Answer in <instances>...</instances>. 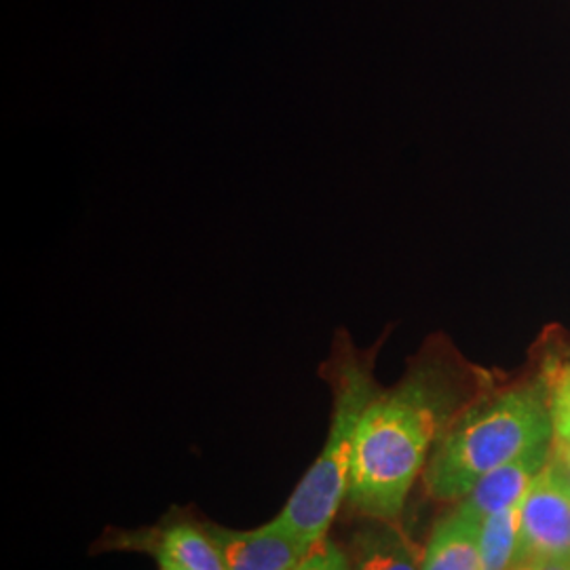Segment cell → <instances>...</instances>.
Returning a JSON list of instances; mask_svg holds the SVG:
<instances>
[{
  "label": "cell",
  "instance_id": "obj_9",
  "mask_svg": "<svg viewBox=\"0 0 570 570\" xmlns=\"http://www.w3.org/2000/svg\"><path fill=\"white\" fill-rule=\"evenodd\" d=\"M520 505L497 511L480 524L482 570H508L518 562L520 546H522V508Z\"/></svg>",
  "mask_w": 570,
  "mask_h": 570
},
{
  "label": "cell",
  "instance_id": "obj_3",
  "mask_svg": "<svg viewBox=\"0 0 570 570\" xmlns=\"http://www.w3.org/2000/svg\"><path fill=\"white\" fill-rule=\"evenodd\" d=\"M320 374L332 395L326 444L277 515L313 546L326 539L330 524L345 503L357 425L379 387L372 376L370 355L353 345L346 332L336 334Z\"/></svg>",
  "mask_w": 570,
  "mask_h": 570
},
{
  "label": "cell",
  "instance_id": "obj_11",
  "mask_svg": "<svg viewBox=\"0 0 570 570\" xmlns=\"http://www.w3.org/2000/svg\"><path fill=\"white\" fill-rule=\"evenodd\" d=\"M556 444H570V364L556 367L546 383Z\"/></svg>",
  "mask_w": 570,
  "mask_h": 570
},
{
  "label": "cell",
  "instance_id": "obj_13",
  "mask_svg": "<svg viewBox=\"0 0 570 570\" xmlns=\"http://www.w3.org/2000/svg\"><path fill=\"white\" fill-rule=\"evenodd\" d=\"M551 449H553V461L564 471V475L569 478L570 482V444L551 442Z\"/></svg>",
  "mask_w": 570,
  "mask_h": 570
},
{
  "label": "cell",
  "instance_id": "obj_7",
  "mask_svg": "<svg viewBox=\"0 0 570 570\" xmlns=\"http://www.w3.org/2000/svg\"><path fill=\"white\" fill-rule=\"evenodd\" d=\"M480 520L456 508L431 534L421 570H482Z\"/></svg>",
  "mask_w": 570,
  "mask_h": 570
},
{
  "label": "cell",
  "instance_id": "obj_5",
  "mask_svg": "<svg viewBox=\"0 0 570 570\" xmlns=\"http://www.w3.org/2000/svg\"><path fill=\"white\" fill-rule=\"evenodd\" d=\"M226 570H292L313 543L279 518L254 530H214Z\"/></svg>",
  "mask_w": 570,
  "mask_h": 570
},
{
  "label": "cell",
  "instance_id": "obj_12",
  "mask_svg": "<svg viewBox=\"0 0 570 570\" xmlns=\"http://www.w3.org/2000/svg\"><path fill=\"white\" fill-rule=\"evenodd\" d=\"M292 570H351V560L334 541L324 539L313 546V550Z\"/></svg>",
  "mask_w": 570,
  "mask_h": 570
},
{
  "label": "cell",
  "instance_id": "obj_15",
  "mask_svg": "<svg viewBox=\"0 0 570 570\" xmlns=\"http://www.w3.org/2000/svg\"><path fill=\"white\" fill-rule=\"evenodd\" d=\"M541 564L543 562H539V560H527V558H520L511 569L508 570H541Z\"/></svg>",
  "mask_w": 570,
  "mask_h": 570
},
{
  "label": "cell",
  "instance_id": "obj_14",
  "mask_svg": "<svg viewBox=\"0 0 570 570\" xmlns=\"http://www.w3.org/2000/svg\"><path fill=\"white\" fill-rule=\"evenodd\" d=\"M541 570H570V556L546 560V562L541 564Z\"/></svg>",
  "mask_w": 570,
  "mask_h": 570
},
{
  "label": "cell",
  "instance_id": "obj_1",
  "mask_svg": "<svg viewBox=\"0 0 570 570\" xmlns=\"http://www.w3.org/2000/svg\"><path fill=\"white\" fill-rule=\"evenodd\" d=\"M452 406V376L440 362L412 367L397 387H376L362 412L351 459L346 499L355 510L383 522L402 513Z\"/></svg>",
  "mask_w": 570,
  "mask_h": 570
},
{
  "label": "cell",
  "instance_id": "obj_16",
  "mask_svg": "<svg viewBox=\"0 0 570 570\" xmlns=\"http://www.w3.org/2000/svg\"><path fill=\"white\" fill-rule=\"evenodd\" d=\"M159 564H161V570H184L180 564H176V562H171L167 558H161V556H159Z\"/></svg>",
  "mask_w": 570,
  "mask_h": 570
},
{
  "label": "cell",
  "instance_id": "obj_6",
  "mask_svg": "<svg viewBox=\"0 0 570 570\" xmlns=\"http://www.w3.org/2000/svg\"><path fill=\"white\" fill-rule=\"evenodd\" d=\"M550 446L532 449L513 459L501 468L492 469L475 487L463 497L459 508L471 513L475 520L484 522L492 513L508 510L511 505H520L527 497L534 478L550 461Z\"/></svg>",
  "mask_w": 570,
  "mask_h": 570
},
{
  "label": "cell",
  "instance_id": "obj_10",
  "mask_svg": "<svg viewBox=\"0 0 570 570\" xmlns=\"http://www.w3.org/2000/svg\"><path fill=\"white\" fill-rule=\"evenodd\" d=\"M157 553L184 570H226L216 541L190 524H176L165 530Z\"/></svg>",
  "mask_w": 570,
  "mask_h": 570
},
{
  "label": "cell",
  "instance_id": "obj_4",
  "mask_svg": "<svg viewBox=\"0 0 570 570\" xmlns=\"http://www.w3.org/2000/svg\"><path fill=\"white\" fill-rule=\"evenodd\" d=\"M520 508V558L546 562L570 556V482L556 461L541 469Z\"/></svg>",
  "mask_w": 570,
  "mask_h": 570
},
{
  "label": "cell",
  "instance_id": "obj_8",
  "mask_svg": "<svg viewBox=\"0 0 570 570\" xmlns=\"http://www.w3.org/2000/svg\"><path fill=\"white\" fill-rule=\"evenodd\" d=\"M351 570H421L416 550L393 527H374L355 537Z\"/></svg>",
  "mask_w": 570,
  "mask_h": 570
},
{
  "label": "cell",
  "instance_id": "obj_2",
  "mask_svg": "<svg viewBox=\"0 0 570 570\" xmlns=\"http://www.w3.org/2000/svg\"><path fill=\"white\" fill-rule=\"evenodd\" d=\"M551 438L546 389H510L446 431L429 461L425 489L438 501L463 499L492 469L548 446Z\"/></svg>",
  "mask_w": 570,
  "mask_h": 570
}]
</instances>
